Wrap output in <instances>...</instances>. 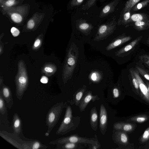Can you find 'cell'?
<instances>
[{
	"mask_svg": "<svg viewBox=\"0 0 149 149\" xmlns=\"http://www.w3.org/2000/svg\"><path fill=\"white\" fill-rule=\"evenodd\" d=\"M67 142L74 143L100 145L98 141L97 136L95 135V137L88 138L81 137L77 135L61 137L51 141L49 144L51 145H57L63 144Z\"/></svg>",
	"mask_w": 149,
	"mask_h": 149,
	"instance_id": "cell-5",
	"label": "cell"
},
{
	"mask_svg": "<svg viewBox=\"0 0 149 149\" xmlns=\"http://www.w3.org/2000/svg\"><path fill=\"white\" fill-rule=\"evenodd\" d=\"M136 69L143 77L146 80L149 81V73L142 68L138 66H136Z\"/></svg>",
	"mask_w": 149,
	"mask_h": 149,
	"instance_id": "cell-29",
	"label": "cell"
},
{
	"mask_svg": "<svg viewBox=\"0 0 149 149\" xmlns=\"http://www.w3.org/2000/svg\"><path fill=\"white\" fill-rule=\"evenodd\" d=\"M130 71L137 79L138 81L139 88L141 92L146 99L149 102V93L148 87L139 76V72L136 69H131Z\"/></svg>",
	"mask_w": 149,
	"mask_h": 149,
	"instance_id": "cell-13",
	"label": "cell"
},
{
	"mask_svg": "<svg viewBox=\"0 0 149 149\" xmlns=\"http://www.w3.org/2000/svg\"><path fill=\"white\" fill-rule=\"evenodd\" d=\"M149 137V129L146 130L144 132L142 136L143 139L146 140L148 139Z\"/></svg>",
	"mask_w": 149,
	"mask_h": 149,
	"instance_id": "cell-41",
	"label": "cell"
},
{
	"mask_svg": "<svg viewBox=\"0 0 149 149\" xmlns=\"http://www.w3.org/2000/svg\"><path fill=\"white\" fill-rule=\"evenodd\" d=\"M65 104L63 102H57L52 106L48 111L46 116V123L47 130L45 135L49 136L53 129L58 122Z\"/></svg>",
	"mask_w": 149,
	"mask_h": 149,
	"instance_id": "cell-4",
	"label": "cell"
},
{
	"mask_svg": "<svg viewBox=\"0 0 149 149\" xmlns=\"http://www.w3.org/2000/svg\"><path fill=\"white\" fill-rule=\"evenodd\" d=\"M116 140L120 139V141L123 143H125L127 141V138L126 135L123 133L116 132H115Z\"/></svg>",
	"mask_w": 149,
	"mask_h": 149,
	"instance_id": "cell-27",
	"label": "cell"
},
{
	"mask_svg": "<svg viewBox=\"0 0 149 149\" xmlns=\"http://www.w3.org/2000/svg\"><path fill=\"white\" fill-rule=\"evenodd\" d=\"M117 24L116 18L114 17L111 21L100 25L98 27L94 40L99 41L107 38L113 33Z\"/></svg>",
	"mask_w": 149,
	"mask_h": 149,
	"instance_id": "cell-6",
	"label": "cell"
},
{
	"mask_svg": "<svg viewBox=\"0 0 149 149\" xmlns=\"http://www.w3.org/2000/svg\"><path fill=\"white\" fill-rule=\"evenodd\" d=\"M142 36H139L129 44L125 46L115 53V55L119 56L121 54L127 52L131 50L141 40Z\"/></svg>",
	"mask_w": 149,
	"mask_h": 149,
	"instance_id": "cell-17",
	"label": "cell"
},
{
	"mask_svg": "<svg viewBox=\"0 0 149 149\" xmlns=\"http://www.w3.org/2000/svg\"><path fill=\"white\" fill-rule=\"evenodd\" d=\"M88 145L89 149H98L100 148L101 147L100 145L89 144Z\"/></svg>",
	"mask_w": 149,
	"mask_h": 149,
	"instance_id": "cell-42",
	"label": "cell"
},
{
	"mask_svg": "<svg viewBox=\"0 0 149 149\" xmlns=\"http://www.w3.org/2000/svg\"><path fill=\"white\" fill-rule=\"evenodd\" d=\"M0 123L1 127H10V122L8 118V111L5 101L0 92Z\"/></svg>",
	"mask_w": 149,
	"mask_h": 149,
	"instance_id": "cell-8",
	"label": "cell"
},
{
	"mask_svg": "<svg viewBox=\"0 0 149 149\" xmlns=\"http://www.w3.org/2000/svg\"><path fill=\"white\" fill-rule=\"evenodd\" d=\"M16 94L17 97L21 100L29 84L28 77L24 62L22 60L19 61L18 71L15 78Z\"/></svg>",
	"mask_w": 149,
	"mask_h": 149,
	"instance_id": "cell-3",
	"label": "cell"
},
{
	"mask_svg": "<svg viewBox=\"0 0 149 149\" xmlns=\"http://www.w3.org/2000/svg\"><path fill=\"white\" fill-rule=\"evenodd\" d=\"M86 90V86L84 85L82 87L79 88L73 95V101L76 106H79L83 96Z\"/></svg>",
	"mask_w": 149,
	"mask_h": 149,
	"instance_id": "cell-20",
	"label": "cell"
},
{
	"mask_svg": "<svg viewBox=\"0 0 149 149\" xmlns=\"http://www.w3.org/2000/svg\"><path fill=\"white\" fill-rule=\"evenodd\" d=\"M0 135L7 141L18 149H23L27 141H22L19 136L4 131H0Z\"/></svg>",
	"mask_w": 149,
	"mask_h": 149,
	"instance_id": "cell-7",
	"label": "cell"
},
{
	"mask_svg": "<svg viewBox=\"0 0 149 149\" xmlns=\"http://www.w3.org/2000/svg\"><path fill=\"white\" fill-rule=\"evenodd\" d=\"M120 0H113L105 6L101 10L99 17L100 18H103L113 12L116 7Z\"/></svg>",
	"mask_w": 149,
	"mask_h": 149,
	"instance_id": "cell-14",
	"label": "cell"
},
{
	"mask_svg": "<svg viewBox=\"0 0 149 149\" xmlns=\"http://www.w3.org/2000/svg\"><path fill=\"white\" fill-rule=\"evenodd\" d=\"M12 20L16 23H19L21 22L22 18L21 16L17 13H13L11 16Z\"/></svg>",
	"mask_w": 149,
	"mask_h": 149,
	"instance_id": "cell-31",
	"label": "cell"
},
{
	"mask_svg": "<svg viewBox=\"0 0 149 149\" xmlns=\"http://www.w3.org/2000/svg\"><path fill=\"white\" fill-rule=\"evenodd\" d=\"M56 145V148L58 149H81L84 148L82 144L71 142H67Z\"/></svg>",
	"mask_w": 149,
	"mask_h": 149,
	"instance_id": "cell-19",
	"label": "cell"
},
{
	"mask_svg": "<svg viewBox=\"0 0 149 149\" xmlns=\"http://www.w3.org/2000/svg\"><path fill=\"white\" fill-rule=\"evenodd\" d=\"M48 77H47L43 76L40 79V81L43 84H46L48 82Z\"/></svg>",
	"mask_w": 149,
	"mask_h": 149,
	"instance_id": "cell-43",
	"label": "cell"
},
{
	"mask_svg": "<svg viewBox=\"0 0 149 149\" xmlns=\"http://www.w3.org/2000/svg\"><path fill=\"white\" fill-rule=\"evenodd\" d=\"M147 42H148V43L149 45V38H148V40H147Z\"/></svg>",
	"mask_w": 149,
	"mask_h": 149,
	"instance_id": "cell-47",
	"label": "cell"
},
{
	"mask_svg": "<svg viewBox=\"0 0 149 149\" xmlns=\"http://www.w3.org/2000/svg\"><path fill=\"white\" fill-rule=\"evenodd\" d=\"M100 75L99 73L97 71L92 72L91 75V78L94 81H97L100 79Z\"/></svg>",
	"mask_w": 149,
	"mask_h": 149,
	"instance_id": "cell-32",
	"label": "cell"
},
{
	"mask_svg": "<svg viewBox=\"0 0 149 149\" xmlns=\"http://www.w3.org/2000/svg\"><path fill=\"white\" fill-rule=\"evenodd\" d=\"M97 0H88L86 3L82 5V9L83 10H88L93 6Z\"/></svg>",
	"mask_w": 149,
	"mask_h": 149,
	"instance_id": "cell-30",
	"label": "cell"
},
{
	"mask_svg": "<svg viewBox=\"0 0 149 149\" xmlns=\"http://www.w3.org/2000/svg\"><path fill=\"white\" fill-rule=\"evenodd\" d=\"M34 25L35 23L34 21L33 20L31 19L28 21L27 26L29 29H31L33 28Z\"/></svg>",
	"mask_w": 149,
	"mask_h": 149,
	"instance_id": "cell-40",
	"label": "cell"
},
{
	"mask_svg": "<svg viewBox=\"0 0 149 149\" xmlns=\"http://www.w3.org/2000/svg\"><path fill=\"white\" fill-rule=\"evenodd\" d=\"M107 125V111L104 105L102 104L100 109V128L101 132L103 135H104L106 133Z\"/></svg>",
	"mask_w": 149,
	"mask_h": 149,
	"instance_id": "cell-11",
	"label": "cell"
},
{
	"mask_svg": "<svg viewBox=\"0 0 149 149\" xmlns=\"http://www.w3.org/2000/svg\"><path fill=\"white\" fill-rule=\"evenodd\" d=\"M41 44V40L39 38H37L36 40L34 42L33 47L34 48H36L40 46Z\"/></svg>",
	"mask_w": 149,
	"mask_h": 149,
	"instance_id": "cell-39",
	"label": "cell"
},
{
	"mask_svg": "<svg viewBox=\"0 0 149 149\" xmlns=\"http://www.w3.org/2000/svg\"><path fill=\"white\" fill-rule=\"evenodd\" d=\"M130 72L132 78L133 84L135 88L138 89L139 87L138 81L134 75L130 71Z\"/></svg>",
	"mask_w": 149,
	"mask_h": 149,
	"instance_id": "cell-34",
	"label": "cell"
},
{
	"mask_svg": "<svg viewBox=\"0 0 149 149\" xmlns=\"http://www.w3.org/2000/svg\"><path fill=\"white\" fill-rule=\"evenodd\" d=\"M147 86H148V92L149 93V84L148 83H147Z\"/></svg>",
	"mask_w": 149,
	"mask_h": 149,
	"instance_id": "cell-46",
	"label": "cell"
},
{
	"mask_svg": "<svg viewBox=\"0 0 149 149\" xmlns=\"http://www.w3.org/2000/svg\"><path fill=\"white\" fill-rule=\"evenodd\" d=\"M149 3V0H145L136 4L132 8L134 11H136L141 9Z\"/></svg>",
	"mask_w": 149,
	"mask_h": 149,
	"instance_id": "cell-26",
	"label": "cell"
},
{
	"mask_svg": "<svg viewBox=\"0 0 149 149\" xmlns=\"http://www.w3.org/2000/svg\"><path fill=\"white\" fill-rule=\"evenodd\" d=\"M122 125L121 123H120ZM122 127H120L118 128L117 130H119L123 128V129L125 131H129L131 130L132 128V126L130 124H127L123 125Z\"/></svg>",
	"mask_w": 149,
	"mask_h": 149,
	"instance_id": "cell-37",
	"label": "cell"
},
{
	"mask_svg": "<svg viewBox=\"0 0 149 149\" xmlns=\"http://www.w3.org/2000/svg\"><path fill=\"white\" fill-rule=\"evenodd\" d=\"M140 0H128L126 3L122 13L128 10H131L132 8Z\"/></svg>",
	"mask_w": 149,
	"mask_h": 149,
	"instance_id": "cell-25",
	"label": "cell"
},
{
	"mask_svg": "<svg viewBox=\"0 0 149 149\" xmlns=\"http://www.w3.org/2000/svg\"><path fill=\"white\" fill-rule=\"evenodd\" d=\"M56 66L53 64H47L42 68V72L48 76H50L54 74L56 71Z\"/></svg>",
	"mask_w": 149,
	"mask_h": 149,
	"instance_id": "cell-21",
	"label": "cell"
},
{
	"mask_svg": "<svg viewBox=\"0 0 149 149\" xmlns=\"http://www.w3.org/2000/svg\"><path fill=\"white\" fill-rule=\"evenodd\" d=\"M131 39V37L130 36H120L110 43L107 47L106 49L107 51L111 50L129 41Z\"/></svg>",
	"mask_w": 149,
	"mask_h": 149,
	"instance_id": "cell-15",
	"label": "cell"
},
{
	"mask_svg": "<svg viewBox=\"0 0 149 149\" xmlns=\"http://www.w3.org/2000/svg\"><path fill=\"white\" fill-rule=\"evenodd\" d=\"M112 93L114 98H116L118 97L119 95V92L118 89L116 87H114L112 90Z\"/></svg>",
	"mask_w": 149,
	"mask_h": 149,
	"instance_id": "cell-38",
	"label": "cell"
},
{
	"mask_svg": "<svg viewBox=\"0 0 149 149\" xmlns=\"http://www.w3.org/2000/svg\"><path fill=\"white\" fill-rule=\"evenodd\" d=\"M139 57L142 62L149 67V55L144 54L141 56Z\"/></svg>",
	"mask_w": 149,
	"mask_h": 149,
	"instance_id": "cell-33",
	"label": "cell"
},
{
	"mask_svg": "<svg viewBox=\"0 0 149 149\" xmlns=\"http://www.w3.org/2000/svg\"><path fill=\"white\" fill-rule=\"evenodd\" d=\"M131 16L130 10H128L123 13L122 16L118 19L117 24L125 25L129 23Z\"/></svg>",
	"mask_w": 149,
	"mask_h": 149,
	"instance_id": "cell-22",
	"label": "cell"
},
{
	"mask_svg": "<svg viewBox=\"0 0 149 149\" xmlns=\"http://www.w3.org/2000/svg\"><path fill=\"white\" fill-rule=\"evenodd\" d=\"M12 125L13 133L19 136L22 132V125L21 119L17 113H15L13 116Z\"/></svg>",
	"mask_w": 149,
	"mask_h": 149,
	"instance_id": "cell-16",
	"label": "cell"
},
{
	"mask_svg": "<svg viewBox=\"0 0 149 149\" xmlns=\"http://www.w3.org/2000/svg\"><path fill=\"white\" fill-rule=\"evenodd\" d=\"M84 0H72L71 5L72 7L78 6L80 5Z\"/></svg>",
	"mask_w": 149,
	"mask_h": 149,
	"instance_id": "cell-35",
	"label": "cell"
},
{
	"mask_svg": "<svg viewBox=\"0 0 149 149\" xmlns=\"http://www.w3.org/2000/svg\"><path fill=\"white\" fill-rule=\"evenodd\" d=\"M47 146L37 140H34L32 143L31 149H46Z\"/></svg>",
	"mask_w": 149,
	"mask_h": 149,
	"instance_id": "cell-28",
	"label": "cell"
},
{
	"mask_svg": "<svg viewBox=\"0 0 149 149\" xmlns=\"http://www.w3.org/2000/svg\"><path fill=\"white\" fill-rule=\"evenodd\" d=\"M79 55L78 48L72 43L68 50L63 70L62 78L64 84L72 76Z\"/></svg>",
	"mask_w": 149,
	"mask_h": 149,
	"instance_id": "cell-1",
	"label": "cell"
},
{
	"mask_svg": "<svg viewBox=\"0 0 149 149\" xmlns=\"http://www.w3.org/2000/svg\"><path fill=\"white\" fill-rule=\"evenodd\" d=\"M0 92L5 101L6 107L11 109L14 104L11 91L7 86L3 84L0 86Z\"/></svg>",
	"mask_w": 149,
	"mask_h": 149,
	"instance_id": "cell-9",
	"label": "cell"
},
{
	"mask_svg": "<svg viewBox=\"0 0 149 149\" xmlns=\"http://www.w3.org/2000/svg\"><path fill=\"white\" fill-rule=\"evenodd\" d=\"M100 98L97 95H93L90 91L86 92L83 96L79 106L81 112L84 111L88 104L91 101L94 102L98 100Z\"/></svg>",
	"mask_w": 149,
	"mask_h": 149,
	"instance_id": "cell-10",
	"label": "cell"
},
{
	"mask_svg": "<svg viewBox=\"0 0 149 149\" xmlns=\"http://www.w3.org/2000/svg\"><path fill=\"white\" fill-rule=\"evenodd\" d=\"M143 21H149L148 17L146 15L141 13H135L131 15L130 22Z\"/></svg>",
	"mask_w": 149,
	"mask_h": 149,
	"instance_id": "cell-23",
	"label": "cell"
},
{
	"mask_svg": "<svg viewBox=\"0 0 149 149\" xmlns=\"http://www.w3.org/2000/svg\"><path fill=\"white\" fill-rule=\"evenodd\" d=\"M65 107L66 108L65 114L62 121L56 132L57 135H64L75 130L80 122V116H73L72 109L70 106L65 103Z\"/></svg>",
	"mask_w": 149,
	"mask_h": 149,
	"instance_id": "cell-2",
	"label": "cell"
},
{
	"mask_svg": "<svg viewBox=\"0 0 149 149\" xmlns=\"http://www.w3.org/2000/svg\"><path fill=\"white\" fill-rule=\"evenodd\" d=\"M11 32L14 37H17L19 34L20 31L17 28L13 27L11 29Z\"/></svg>",
	"mask_w": 149,
	"mask_h": 149,
	"instance_id": "cell-36",
	"label": "cell"
},
{
	"mask_svg": "<svg viewBox=\"0 0 149 149\" xmlns=\"http://www.w3.org/2000/svg\"><path fill=\"white\" fill-rule=\"evenodd\" d=\"M145 120V118L143 117H138L136 119V120L139 122H144Z\"/></svg>",
	"mask_w": 149,
	"mask_h": 149,
	"instance_id": "cell-45",
	"label": "cell"
},
{
	"mask_svg": "<svg viewBox=\"0 0 149 149\" xmlns=\"http://www.w3.org/2000/svg\"><path fill=\"white\" fill-rule=\"evenodd\" d=\"M15 1V0H9L6 2V4L8 6H12L14 3Z\"/></svg>",
	"mask_w": 149,
	"mask_h": 149,
	"instance_id": "cell-44",
	"label": "cell"
},
{
	"mask_svg": "<svg viewBox=\"0 0 149 149\" xmlns=\"http://www.w3.org/2000/svg\"><path fill=\"white\" fill-rule=\"evenodd\" d=\"M76 25L78 30L86 36L90 34L93 28L91 24L88 23L85 19H83L77 20Z\"/></svg>",
	"mask_w": 149,
	"mask_h": 149,
	"instance_id": "cell-12",
	"label": "cell"
},
{
	"mask_svg": "<svg viewBox=\"0 0 149 149\" xmlns=\"http://www.w3.org/2000/svg\"><path fill=\"white\" fill-rule=\"evenodd\" d=\"M98 116L96 108H92L90 111V123L92 129L94 131H96L98 126Z\"/></svg>",
	"mask_w": 149,
	"mask_h": 149,
	"instance_id": "cell-18",
	"label": "cell"
},
{
	"mask_svg": "<svg viewBox=\"0 0 149 149\" xmlns=\"http://www.w3.org/2000/svg\"><path fill=\"white\" fill-rule=\"evenodd\" d=\"M135 28L138 30H143L149 27V21H143L134 22Z\"/></svg>",
	"mask_w": 149,
	"mask_h": 149,
	"instance_id": "cell-24",
	"label": "cell"
}]
</instances>
